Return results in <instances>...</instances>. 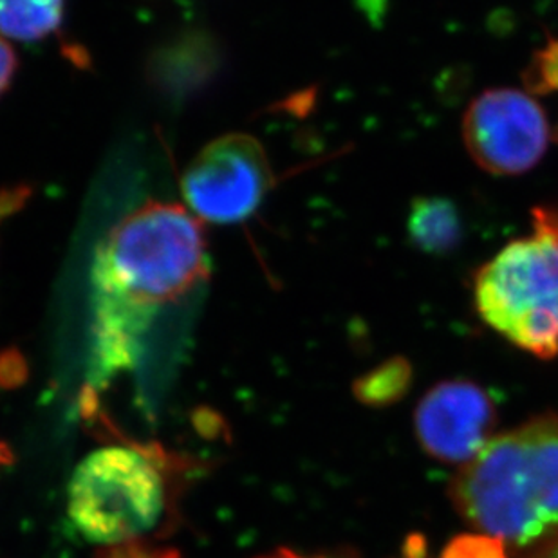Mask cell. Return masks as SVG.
Masks as SVG:
<instances>
[{
  "mask_svg": "<svg viewBox=\"0 0 558 558\" xmlns=\"http://www.w3.org/2000/svg\"><path fill=\"white\" fill-rule=\"evenodd\" d=\"M481 318L537 359L558 356V206L532 211V232L506 244L474 280Z\"/></svg>",
  "mask_w": 558,
  "mask_h": 558,
  "instance_id": "obj_3",
  "label": "cell"
},
{
  "mask_svg": "<svg viewBox=\"0 0 558 558\" xmlns=\"http://www.w3.org/2000/svg\"><path fill=\"white\" fill-rule=\"evenodd\" d=\"M535 548L537 549L530 555V558H558V535L546 543L538 544Z\"/></svg>",
  "mask_w": 558,
  "mask_h": 558,
  "instance_id": "obj_16",
  "label": "cell"
},
{
  "mask_svg": "<svg viewBox=\"0 0 558 558\" xmlns=\"http://www.w3.org/2000/svg\"><path fill=\"white\" fill-rule=\"evenodd\" d=\"M11 461V453L10 450H8V447H5L4 442H0V469L4 466V464L10 463Z\"/></svg>",
  "mask_w": 558,
  "mask_h": 558,
  "instance_id": "obj_18",
  "label": "cell"
},
{
  "mask_svg": "<svg viewBox=\"0 0 558 558\" xmlns=\"http://www.w3.org/2000/svg\"><path fill=\"white\" fill-rule=\"evenodd\" d=\"M464 148L492 175H521L535 169L551 142L543 107L527 90L496 87L481 93L464 111Z\"/></svg>",
  "mask_w": 558,
  "mask_h": 558,
  "instance_id": "obj_6",
  "label": "cell"
},
{
  "mask_svg": "<svg viewBox=\"0 0 558 558\" xmlns=\"http://www.w3.org/2000/svg\"><path fill=\"white\" fill-rule=\"evenodd\" d=\"M271 186L274 170L263 143L243 132L201 148L181 178L186 208L201 221L217 225L246 221Z\"/></svg>",
  "mask_w": 558,
  "mask_h": 558,
  "instance_id": "obj_5",
  "label": "cell"
},
{
  "mask_svg": "<svg viewBox=\"0 0 558 558\" xmlns=\"http://www.w3.org/2000/svg\"><path fill=\"white\" fill-rule=\"evenodd\" d=\"M167 505L158 461L143 448L111 445L87 453L71 475L68 515L93 544L114 548L154 530Z\"/></svg>",
  "mask_w": 558,
  "mask_h": 558,
  "instance_id": "obj_4",
  "label": "cell"
},
{
  "mask_svg": "<svg viewBox=\"0 0 558 558\" xmlns=\"http://www.w3.org/2000/svg\"><path fill=\"white\" fill-rule=\"evenodd\" d=\"M450 499L470 526L506 546L532 548L558 535V416L492 437L459 470Z\"/></svg>",
  "mask_w": 558,
  "mask_h": 558,
  "instance_id": "obj_2",
  "label": "cell"
},
{
  "mask_svg": "<svg viewBox=\"0 0 558 558\" xmlns=\"http://www.w3.org/2000/svg\"><path fill=\"white\" fill-rule=\"evenodd\" d=\"M258 558H327V557H307V555L295 554L291 549H277L274 554L263 555Z\"/></svg>",
  "mask_w": 558,
  "mask_h": 558,
  "instance_id": "obj_17",
  "label": "cell"
},
{
  "mask_svg": "<svg viewBox=\"0 0 558 558\" xmlns=\"http://www.w3.org/2000/svg\"><path fill=\"white\" fill-rule=\"evenodd\" d=\"M65 0H0V35L16 43H38L63 21Z\"/></svg>",
  "mask_w": 558,
  "mask_h": 558,
  "instance_id": "obj_9",
  "label": "cell"
},
{
  "mask_svg": "<svg viewBox=\"0 0 558 558\" xmlns=\"http://www.w3.org/2000/svg\"><path fill=\"white\" fill-rule=\"evenodd\" d=\"M16 68H19V62H16L15 51L11 48L10 43L0 35V96L10 89Z\"/></svg>",
  "mask_w": 558,
  "mask_h": 558,
  "instance_id": "obj_15",
  "label": "cell"
},
{
  "mask_svg": "<svg viewBox=\"0 0 558 558\" xmlns=\"http://www.w3.org/2000/svg\"><path fill=\"white\" fill-rule=\"evenodd\" d=\"M496 423L490 395L466 379L436 385L414 414L417 441L441 463H470L490 441Z\"/></svg>",
  "mask_w": 558,
  "mask_h": 558,
  "instance_id": "obj_7",
  "label": "cell"
},
{
  "mask_svg": "<svg viewBox=\"0 0 558 558\" xmlns=\"http://www.w3.org/2000/svg\"><path fill=\"white\" fill-rule=\"evenodd\" d=\"M411 379L412 369L407 360H387L385 364L362 376L354 385V392L367 405H390L405 396Z\"/></svg>",
  "mask_w": 558,
  "mask_h": 558,
  "instance_id": "obj_10",
  "label": "cell"
},
{
  "mask_svg": "<svg viewBox=\"0 0 558 558\" xmlns=\"http://www.w3.org/2000/svg\"><path fill=\"white\" fill-rule=\"evenodd\" d=\"M524 89L530 95H554L558 93V37L549 38L543 48L533 53L522 73Z\"/></svg>",
  "mask_w": 558,
  "mask_h": 558,
  "instance_id": "obj_11",
  "label": "cell"
},
{
  "mask_svg": "<svg viewBox=\"0 0 558 558\" xmlns=\"http://www.w3.org/2000/svg\"><path fill=\"white\" fill-rule=\"evenodd\" d=\"M29 197H32V189L26 185L0 190V225H2L8 217L22 210Z\"/></svg>",
  "mask_w": 558,
  "mask_h": 558,
  "instance_id": "obj_14",
  "label": "cell"
},
{
  "mask_svg": "<svg viewBox=\"0 0 558 558\" xmlns=\"http://www.w3.org/2000/svg\"><path fill=\"white\" fill-rule=\"evenodd\" d=\"M555 137H557V140H558V125H557V129H555Z\"/></svg>",
  "mask_w": 558,
  "mask_h": 558,
  "instance_id": "obj_19",
  "label": "cell"
},
{
  "mask_svg": "<svg viewBox=\"0 0 558 558\" xmlns=\"http://www.w3.org/2000/svg\"><path fill=\"white\" fill-rule=\"evenodd\" d=\"M100 558H181L178 551L169 548H154L142 541L136 543L122 544L114 548L107 549Z\"/></svg>",
  "mask_w": 558,
  "mask_h": 558,
  "instance_id": "obj_13",
  "label": "cell"
},
{
  "mask_svg": "<svg viewBox=\"0 0 558 558\" xmlns=\"http://www.w3.org/2000/svg\"><path fill=\"white\" fill-rule=\"evenodd\" d=\"M439 558H508V548L486 533H466L450 541Z\"/></svg>",
  "mask_w": 558,
  "mask_h": 558,
  "instance_id": "obj_12",
  "label": "cell"
},
{
  "mask_svg": "<svg viewBox=\"0 0 558 558\" xmlns=\"http://www.w3.org/2000/svg\"><path fill=\"white\" fill-rule=\"evenodd\" d=\"M407 233L412 244L428 255L453 252L463 238L458 206L445 197H417L407 217Z\"/></svg>",
  "mask_w": 558,
  "mask_h": 558,
  "instance_id": "obj_8",
  "label": "cell"
},
{
  "mask_svg": "<svg viewBox=\"0 0 558 558\" xmlns=\"http://www.w3.org/2000/svg\"><path fill=\"white\" fill-rule=\"evenodd\" d=\"M208 274L205 225L186 206L150 201L118 221L90 266L89 389L134 369L159 313Z\"/></svg>",
  "mask_w": 558,
  "mask_h": 558,
  "instance_id": "obj_1",
  "label": "cell"
}]
</instances>
